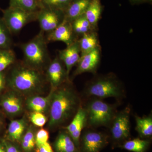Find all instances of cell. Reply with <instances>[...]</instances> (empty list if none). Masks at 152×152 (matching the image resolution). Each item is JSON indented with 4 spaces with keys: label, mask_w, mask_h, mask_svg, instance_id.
Wrapping results in <instances>:
<instances>
[{
    "label": "cell",
    "mask_w": 152,
    "mask_h": 152,
    "mask_svg": "<svg viewBox=\"0 0 152 152\" xmlns=\"http://www.w3.org/2000/svg\"><path fill=\"white\" fill-rule=\"evenodd\" d=\"M51 89L49 125L55 128L72 120L83 103L80 95L69 81L55 89Z\"/></svg>",
    "instance_id": "6da1fadb"
},
{
    "label": "cell",
    "mask_w": 152,
    "mask_h": 152,
    "mask_svg": "<svg viewBox=\"0 0 152 152\" xmlns=\"http://www.w3.org/2000/svg\"><path fill=\"white\" fill-rule=\"evenodd\" d=\"M47 79L42 71L27 65L23 62L14 66L7 83L12 91L18 94H34L43 88Z\"/></svg>",
    "instance_id": "7a4b0ae2"
},
{
    "label": "cell",
    "mask_w": 152,
    "mask_h": 152,
    "mask_svg": "<svg viewBox=\"0 0 152 152\" xmlns=\"http://www.w3.org/2000/svg\"><path fill=\"white\" fill-rule=\"evenodd\" d=\"M86 99L96 98L103 99L114 98L118 102L125 97L124 86L117 76L110 73L96 76L86 85L83 92Z\"/></svg>",
    "instance_id": "3957f363"
},
{
    "label": "cell",
    "mask_w": 152,
    "mask_h": 152,
    "mask_svg": "<svg viewBox=\"0 0 152 152\" xmlns=\"http://www.w3.org/2000/svg\"><path fill=\"white\" fill-rule=\"evenodd\" d=\"M48 44L45 32L41 30L31 40L22 45L23 62L31 67L43 72L52 61L49 55Z\"/></svg>",
    "instance_id": "277c9868"
},
{
    "label": "cell",
    "mask_w": 152,
    "mask_h": 152,
    "mask_svg": "<svg viewBox=\"0 0 152 152\" xmlns=\"http://www.w3.org/2000/svg\"><path fill=\"white\" fill-rule=\"evenodd\" d=\"M86 100L84 104L82 105L86 112V128H108L117 113L119 104L107 103L102 99L96 98H90Z\"/></svg>",
    "instance_id": "5b68a950"
},
{
    "label": "cell",
    "mask_w": 152,
    "mask_h": 152,
    "mask_svg": "<svg viewBox=\"0 0 152 152\" xmlns=\"http://www.w3.org/2000/svg\"><path fill=\"white\" fill-rule=\"evenodd\" d=\"M130 113L129 106L117 111L108 128L110 130V137L115 143L122 145L130 137Z\"/></svg>",
    "instance_id": "8992f818"
},
{
    "label": "cell",
    "mask_w": 152,
    "mask_h": 152,
    "mask_svg": "<svg viewBox=\"0 0 152 152\" xmlns=\"http://www.w3.org/2000/svg\"><path fill=\"white\" fill-rule=\"evenodd\" d=\"M37 12H28L9 6L3 11L2 18L11 34H16L29 23L37 20Z\"/></svg>",
    "instance_id": "52a82bcc"
},
{
    "label": "cell",
    "mask_w": 152,
    "mask_h": 152,
    "mask_svg": "<svg viewBox=\"0 0 152 152\" xmlns=\"http://www.w3.org/2000/svg\"><path fill=\"white\" fill-rule=\"evenodd\" d=\"M80 137L83 152H100L108 143L109 137L92 128H85Z\"/></svg>",
    "instance_id": "ba28073f"
},
{
    "label": "cell",
    "mask_w": 152,
    "mask_h": 152,
    "mask_svg": "<svg viewBox=\"0 0 152 152\" xmlns=\"http://www.w3.org/2000/svg\"><path fill=\"white\" fill-rule=\"evenodd\" d=\"M63 11L42 7L38 11L37 19L41 31L48 33L56 29L64 21Z\"/></svg>",
    "instance_id": "9c48e42d"
},
{
    "label": "cell",
    "mask_w": 152,
    "mask_h": 152,
    "mask_svg": "<svg viewBox=\"0 0 152 152\" xmlns=\"http://www.w3.org/2000/svg\"><path fill=\"white\" fill-rule=\"evenodd\" d=\"M45 76L52 89H55L69 81L65 66L58 56L51 61L47 68Z\"/></svg>",
    "instance_id": "30bf717a"
},
{
    "label": "cell",
    "mask_w": 152,
    "mask_h": 152,
    "mask_svg": "<svg viewBox=\"0 0 152 152\" xmlns=\"http://www.w3.org/2000/svg\"><path fill=\"white\" fill-rule=\"evenodd\" d=\"M101 60V48L99 46L92 51L81 57L77 68L74 72V76H77L84 73L95 74Z\"/></svg>",
    "instance_id": "8fae6325"
},
{
    "label": "cell",
    "mask_w": 152,
    "mask_h": 152,
    "mask_svg": "<svg viewBox=\"0 0 152 152\" xmlns=\"http://www.w3.org/2000/svg\"><path fill=\"white\" fill-rule=\"evenodd\" d=\"M46 38L48 43L51 42H61L64 43L66 46L78 39L74 33L71 22L64 19L58 26L48 33Z\"/></svg>",
    "instance_id": "7c38bea8"
},
{
    "label": "cell",
    "mask_w": 152,
    "mask_h": 152,
    "mask_svg": "<svg viewBox=\"0 0 152 152\" xmlns=\"http://www.w3.org/2000/svg\"><path fill=\"white\" fill-rule=\"evenodd\" d=\"M86 125V112L82 105L71 120L70 123L65 127L66 130L71 136L77 147L80 145L81 134Z\"/></svg>",
    "instance_id": "4fadbf2b"
},
{
    "label": "cell",
    "mask_w": 152,
    "mask_h": 152,
    "mask_svg": "<svg viewBox=\"0 0 152 152\" xmlns=\"http://www.w3.org/2000/svg\"><path fill=\"white\" fill-rule=\"evenodd\" d=\"M58 57L65 66L67 75L69 77L72 69L77 66L81 58L80 50L78 39L66 48L59 51Z\"/></svg>",
    "instance_id": "5bb4252c"
},
{
    "label": "cell",
    "mask_w": 152,
    "mask_h": 152,
    "mask_svg": "<svg viewBox=\"0 0 152 152\" xmlns=\"http://www.w3.org/2000/svg\"><path fill=\"white\" fill-rule=\"evenodd\" d=\"M18 94L12 91L7 93L0 101V106L6 114L15 116L20 114L23 110V101Z\"/></svg>",
    "instance_id": "9a60e30c"
},
{
    "label": "cell",
    "mask_w": 152,
    "mask_h": 152,
    "mask_svg": "<svg viewBox=\"0 0 152 152\" xmlns=\"http://www.w3.org/2000/svg\"><path fill=\"white\" fill-rule=\"evenodd\" d=\"M91 0H73L64 12V20L72 22L84 15Z\"/></svg>",
    "instance_id": "2e32d148"
},
{
    "label": "cell",
    "mask_w": 152,
    "mask_h": 152,
    "mask_svg": "<svg viewBox=\"0 0 152 152\" xmlns=\"http://www.w3.org/2000/svg\"><path fill=\"white\" fill-rule=\"evenodd\" d=\"M52 91L51 89L49 95L46 96H31L26 102L28 108L32 112H40L43 113L50 107Z\"/></svg>",
    "instance_id": "e0dca14e"
},
{
    "label": "cell",
    "mask_w": 152,
    "mask_h": 152,
    "mask_svg": "<svg viewBox=\"0 0 152 152\" xmlns=\"http://www.w3.org/2000/svg\"><path fill=\"white\" fill-rule=\"evenodd\" d=\"M56 152H78L76 144L66 131H62L55 142Z\"/></svg>",
    "instance_id": "ac0fdd59"
},
{
    "label": "cell",
    "mask_w": 152,
    "mask_h": 152,
    "mask_svg": "<svg viewBox=\"0 0 152 152\" xmlns=\"http://www.w3.org/2000/svg\"><path fill=\"white\" fill-rule=\"evenodd\" d=\"M81 57L92 51L99 46L97 34L95 31L86 33L78 39Z\"/></svg>",
    "instance_id": "d6986e66"
},
{
    "label": "cell",
    "mask_w": 152,
    "mask_h": 152,
    "mask_svg": "<svg viewBox=\"0 0 152 152\" xmlns=\"http://www.w3.org/2000/svg\"><path fill=\"white\" fill-rule=\"evenodd\" d=\"M102 11L100 0H91L84 15L94 30L97 27Z\"/></svg>",
    "instance_id": "ffe728a7"
},
{
    "label": "cell",
    "mask_w": 152,
    "mask_h": 152,
    "mask_svg": "<svg viewBox=\"0 0 152 152\" xmlns=\"http://www.w3.org/2000/svg\"><path fill=\"white\" fill-rule=\"evenodd\" d=\"M136 131L142 138H148L152 136V114L142 117L135 116Z\"/></svg>",
    "instance_id": "44dd1931"
},
{
    "label": "cell",
    "mask_w": 152,
    "mask_h": 152,
    "mask_svg": "<svg viewBox=\"0 0 152 152\" xmlns=\"http://www.w3.org/2000/svg\"><path fill=\"white\" fill-rule=\"evenodd\" d=\"M26 122L24 119L12 121L8 129V137L12 141H19L26 128Z\"/></svg>",
    "instance_id": "7402d4cb"
},
{
    "label": "cell",
    "mask_w": 152,
    "mask_h": 152,
    "mask_svg": "<svg viewBox=\"0 0 152 152\" xmlns=\"http://www.w3.org/2000/svg\"><path fill=\"white\" fill-rule=\"evenodd\" d=\"M75 34L78 37L86 33L94 31L85 15L71 22Z\"/></svg>",
    "instance_id": "603a6c76"
},
{
    "label": "cell",
    "mask_w": 152,
    "mask_h": 152,
    "mask_svg": "<svg viewBox=\"0 0 152 152\" xmlns=\"http://www.w3.org/2000/svg\"><path fill=\"white\" fill-rule=\"evenodd\" d=\"M150 142L148 140L136 138L128 140L121 145L124 149L133 152H145L149 146Z\"/></svg>",
    "instance_id": "cb8c5ba5"
},
{
    "label": "cell",
    "mask_w": 152,
    "mask_h": 152,
    "mask_svg": "<svg viewBox=\"0 0 152 152\" xmlns=\"http://www.w3.org/2000/svg\"><path fill=\"white\" fill-rule=\"evenodd\" d=\"M10 7L31 12H37L40 8L39 0H10Z\"/></svg>",
    "instance_id": "d4e9b609"
},
{
    "label": "cell",
    "mask_w": 152,
    "mask_h": 152,
    "mask_svg": "<svg viewBox=\"0 0 152 152\" xmlns=\"http://www.w3.org/2000/svg\"><path fill=\"white\" fill-rule=\"evenodd\" d=\"M16 56L10 49L0 50V72L15 62Z\"/></svg>",
    "instance_id": "484cf974"
},
{
    "label": "cell",
    "mask_w": 152,
    "mask_h": 152,
    "mask_svg": "<svg viewBox=\"0 0 152 152\" xmlns=\"http://www.w3.org/2000/svg\"><path fill=\"white\" fill-rule=\"evenodd\" d=\"M11 33L2 18H0V50L10 49L12 45Z\"/></svg>",
    "instance_id": "4316f807"
},
{
    "label": "cell",
    "mask_w": 152,
    "mask_h": 152,
    "mask_svg": "<svg viewBox=\"0 0 152 152\" xmlns=\"http://www.w3.org/2000/svg\"><path fill=\"white\" fill-rule=\"evenodd\" d=\"M73 0H39L40 8H49L64 12Z\"/></svg>",
    "instance_id": "83f0119b"
},
{
    "label": "cell",
    "mask_w": 152,
    "mask_h": 152,
    "mask_svg": "<svg viewBox=\"0 0 152 152\" xmlns=\"http://www.w3.org/2000/svg\"><path fill=\"white\" fill-rule=\"evenodd\" d=\"M35 145V135L33 129L31 127L22 137V147L25 151L30 152L32 151Z\"/></svg>",
    "instance_id": "f1b7e54d"
},
{
    "label": "cell",
    "mask_w": 152,
    "mask_h": 152,
    "mask_svg": "<svg viewBox=\"0 0 152 152\" xmlns=\"http://www.w3.org/2000/svg\"><path fill=\"white\" fill-rule=\"evenodd\" d=\"M30 119L33 124L40 127L43 126L47 121L46 116L40 112H32L30 114Z\"/></svg>",
    "instance_id": "f546056e"
},
{
    "label": "cell",
    "mask_w": 152,
    "mask_h": 152,
    "mask_svg": "<svg viewBox=\"0 0 152 152\" xmlns=\"http://www.w3.org/2000/svg\"><path fill=\"white\" fill-rule=\"evenodd\" d=\"M49 133L46 129H42L37 132L35 135V143L37 147L48 142Z\"/></svg>",
    "instance_id": "4dcf8cb0"
},
{
    "label": "cell",
    "mask_w": 152,
    "mask_h": 152,
    "mask_svg": "<svg viewBox=\"0 0 152 152\" xmlns=\"http://www.w3.org/2000/svg\"><path fill=\"white\" fill-rule=\"evenodd\" d=\"M37 152H54L51 146L48 142L37 147Z\"/></svg>",
    "instance_id": "1f68e13d"
},
{
    "label": "cell",
    "mask_w": 152,
    "mask_h": 152,
    "mask_svg": "<svg viewBox=\"0 0 152 152\" xmlns=\"http://www.w3.org/2000/svg\"><path fill=\"white\" fill-rule=\"evenodd\" d=\"M2 143L5 148L6 152H20L16 147L8 142L4 140Z\"/></svg>",
    "instance_id": "d6a6232c"
},
{
    "label": "cell",
    "mask_w": 152,
    "mask_h": 152,
    "mask_svg": "<svg viewBox=\"0 0 152 152\" xmlns=\"http://www.w3.org/2000/svg\"><path fill=\"white\" fill-rule=\"evenodd\" d=\"M7 83V78L4 72H0V92L4 88Z\"/></svg>",
    "instance_id": "836d02e7"
},
{
    "label": "cell",
    "mask_w": 152,
    "mask_h": 152,
    "mask_svg": "<svg viewBox=\"0 0 152 152\" xmlns=\"http://www.w3.org/2000/svg\"><path fill=\"white\" fill-rule=\"evenodd\" d=\"M0 152H6L5 148L3 143L0 144Z\"/></svg>",
    "instance_id": "e575fe53"
},
{
    "label": "cell",
    "mask_w": 152,
    "mask_h": 152,
    "mask_svg": "<svg viewBox=\"0 0 152 152\" xmlns=\"http://www.w3.org/2000/svg\"><path fill=\"white\" fill-rule=\"evenodd\" d=\"M134 3H140L141 2L144 1H146V0H131Z\"/></svg>",
    "instance_id": "d590c367"
},
{
    "label": "cell",
    "mask_w": 152,
    "mask_h": 152,
    "mask_svg": "<svg viewBox=\"0 0 152 152\" xmlns=\"http://www.w3.org/2000/svg\"><path fill=\"white\" fill-rule=\"evenodd\" d=\"M146 1H148L151 2L152 0H146Z\"/></svg>",
    "instance_id": "8d00e7d4"
},
{
    "label": "cell",
    "mask_w": 152,
    "mask_h": 152,
    "mask_svg": "<svg viewBox=\"0 0 152 152\" xmlns=\"http://www.w3.org/2000/svg\"><path fill=\"white\" fill-rule=\"evenodd\" d=\"M1 119H0V128H1Z\"/></svg>",
    "instance_id": "74e56055"
}]
</instances>
